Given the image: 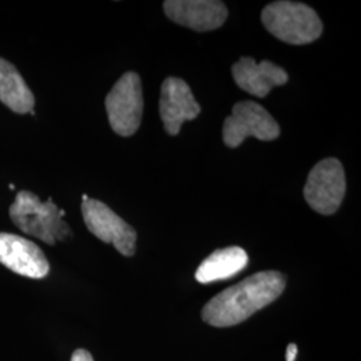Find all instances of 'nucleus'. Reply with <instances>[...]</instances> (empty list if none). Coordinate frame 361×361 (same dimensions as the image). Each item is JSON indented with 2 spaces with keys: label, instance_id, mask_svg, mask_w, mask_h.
<instances>
[{
  "label": "nucleus",
  "instance_id": "0eeeda50",
  "mask_svg": "<svg viewBox=\"0 0 361 361\" xmlns=\"http://www.w3.org/2000/svg\"><path fill=\"white\" fill-rule=\"evenodd\" d=\"M82 214L87 229L106 244H113L116 250L131 257L135 253L137 232L110 207L98 200L83 195Z\"/></svg>",
  "mask_w": 361,
  "mask_h": 361
},
{
  "label": "nucleus",
  "instance_id": "2eb2a0df",
  "mask_svg": "<svg viewBox=\"0 0 361 361\" xmlns=\"http://www.w3.org/2000/svg\"><path fill=\"white\" fill-rule=\"evenodd\" d=\"M297 352H298V348H297L296 344H293V343L289 344L286 349V361L296 360Z\"/></svg>",
  "mask_w": 361,
  "mask_h": 361
},
{
  "label": "nucleus",
  "instance_id": "ddd939ff",
  "mask_svg": "<svg viewBox=\"0 0 361 361\" xmlns=\"http://www.w3.org/2000/svg\"><path fill=\"white\" fill-rule=\"evenodd\" d=\"M0 102L16 114L31 113L35 104L34 94L18 68L3 58H0Z\"/></svg>",
  "mask_w": 361,
  "mask_h": 361
},
{
  "label": "nucleus",
  "instance_id": "9d476101",
  "mask_svg": "<svg viewBox=\"0 0 361 361\" xmlns=\"http://www.w3.org/2000/svg\"><path fill=\"white\" fill-rule=\"evenodd\" d=\"M164 10L170 20L201 32L217 30L228 18L226 6L216 0H168Z\"/></svg>",
  "mask_w": 361,
  "mask_h": 361
},
{
  "label": "nucleus",
  "instance_id": "1a4fd4ad",
  "mask_svg": "<svg viewBox=\"0 0 361 361\" xmlns=\"http://www.w3.org/2000/svg\"><path fill=\"white\" fill-rule=\"evenodd\" d=\"M0 264L30 279H43L50 271V264L37 244L10 233H0Z\"/></svg>",
  "mask_w": 361,
  "mask_h": 361
},
{
  "label": "nucleus",
  "instance_id": "f8f14e48",
  "mask_svg": "<svg viewBox=\"0 0 361 361\" xmlns=\"http://www.w3.org/2000/svg\"><path fill=\"white\" fill-rule=\"evenodd\" d=\"M247 261L245 250L240 246L219 249L202 261L195 271V280L200 284H210L231 279L245 269Z\"/></svg>",
  "mask_w": 361,
  "mask_h": 361
},
{
  "label": "nucleus",
  "instance_id": "423d86ee",
  "mask_svg": "<svg viewBox=\"0 0 361 361\" xmlns=\"http://www.w3.org/2000/svg\"><path fill=\"white\" fill-rule=\"evenodd\" d=\"M280 135V126L276 119L261 106L252 101L234 104L232 116L224 123L222 137L229 147H238L247 137L259 141H273Z\"/></svg>",
  "mask_w": 361,
  "mask_h": 361
},
{
  "label": "nucleus",
  "instance_id": "f03ea898",
  "mask_svg": "<svg viewBox=\"0 0 361 361\" xmlns=\"http://www.w3.org/2000/svg\"><path fill=\"white\" fill-rule=\"evenodd\" d=\"M65 214L51 198L43 202L37 194L27 190L16 194L15 202L10 207L13 225L49 245L73 237L71 228L63 219Z\"/></svg>",
  "mask_w": 361,
  "mask_h": 361
},
{
  "label": "nucleus",
  "instance_id": "39448f33",
  "mask_svg": "<svg viewBox=\"0 0 361 361\" xmlns=\"http://www.w3.org/2000/svg\"><path fill=\"white\" fill-rule=\"evenodd\" d=\"M345 190L347 180L341 162L336 158H326L310 170L304 195L314 212L329 216L341 207Z\"/></svg>",
  "mask_w": 361,
  "mask_h": 361
},
{
  "label": "nucleus",
  "instance_id": "7ed1b4c3",
  "mask_svg": "<svg viewBox=\"0 0 361 361\" xmlns=\"http://www.w3.org/2000/svg\"><path fill=\"white\" fill-rule=\"evenodd\" d=\"M261 20L273 37L289 44H308L323 34L319 15L304 3H271L262 10Z\"/></svg>",
  "mask_w": 361,
  "mask_h": 361
},
{
  "label": "nucleus",
  "instance_id": "f257e3e1",
  "mask_svg": "<svg viewBox=\"0 0 361 361\" xmlns=\"http://www.w3.org/2000/svg\"><path fill=\"white\" fill-rule=\"evenodd\" d=\"M285 285L280 271L256 273L213 297L202 310V319L217 328L243 323L281 296Z\"/></svg>",
  "mask_w": 361,
  "mask_h": 361
},
{
  "label": "nucleus",
  "instance_id": "6e6552de",
  "mask_svg": "<svg viewBox=\"0 0 361 361\" xmlns=\"http://www.w3.org/2000/svg\"><path fill=\"white\" fill-rule=\"evenodd\" d=\"M201 107L193 97L189 85L180 78H166L161 86L159 116L170 135H178L186 121H193Z\"/></svg>",
  "mask_w": 361,
  "mask_h": 361
},
{
  "label": "nucleus",
  "instance_id": "9b49d317",
  "mask_svg": "<svg viewBox=\"0 0 361 361\" xmlns=\"http://www.w3.org/2000/svg\"><path fill=\"white\" fill-rule=\"evenodd\" d=\"M232 74L240 89L258 98L267 97L273 87L283 86L289 79L283 67L269 61L257 63L250 56H244L234 63Z\"/></svg>",
  "mask_w": 361,
  "mask_h": 361
},
{
  "label": "nucleus",
  "instance_id": "4468645a",
  "mask_svg": "<svg viewBox=\"0 0 361 361\" xmlns=\"http://www.w3.org/2000/svg\"><path fill=\"white\" fill-rule=\"evenodd\" d=\"M71 361H94L90 352H87L86 349H77L73 356H71Z\"/></svg>",
  "mask_w": 361,
  "mask_h": 361
},
{
  "label": "nucleus",
  "instance_id": "20e7f679",
  "mask_svg": "<svg viewBox=\"0 0 361 361\" xmlns=\"http://www.w3.org/2000/svg\"><path fill=\"white\" fill-rule=\"evenodd\" d=\"M106 111L114 133L121 137H131L140 129L143 114L141 78L129 71L116 80L106 97Z\"/></svg>",
  "mask_w": 361,
  "mask_h": 361
}]
</instances>
